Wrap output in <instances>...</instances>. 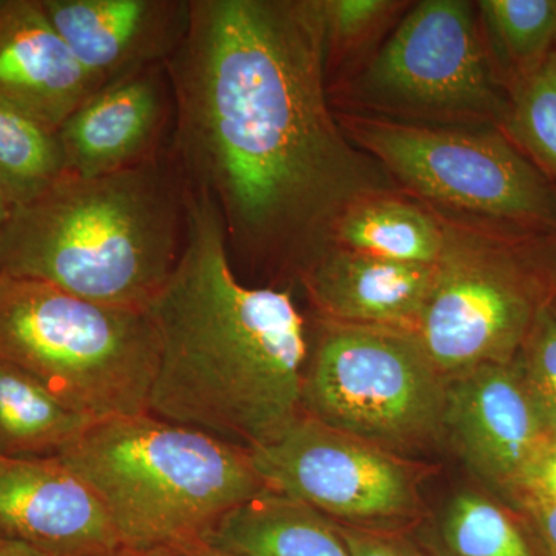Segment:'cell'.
I'll use <instances>...</instances> for the list:
<instances>
[{
    "instance_id": "f546056e",
    "label": "cell",
    "mask_w": 556,
    "mask_h": 556,
    "mask_svg": "<svg viewBox=\"0 0 556 556\" xmlns=\"http://www.w3.org/2000/svg\"><path fill=\"white\" fill-rule=\"evenodd\" d=\"M177 556H229L223 554V552L215 551L207 544H199V546H193L189 548H185V551L175 552Z\"/></svg>"
},
{
    "instance_id": "9a60e30c",
    "label": "cell",
    "mask_w": 556,
    "mask_h": 556,
    "mask_svg": "<svg viewBox=\"0 0 556 556\" xmlns=\"http://www.w3.org/2000/svg\"><path fill=\"white\" fill-rule=\"evenodd\" d=\"M100 89L65 46L40 0H0V104L60 130Z\"/></svg>"
},
{
    "instance_id": "8992f818",
    "label": "cell",
    "mask_w": 556,
    "mask_h": 556,
    "mask_svg": "<svg viewBox=\"0 0 556 556\" xmlns=\"http://www.w3.org/2000/svg\"><path fill=\"white\" fill-rule=\"evenodd\" d=\"M447 380L412 332L329 324L309 346L302 412L383 450L444 427Z\"/></svg>"
},
{
    "instance_id": "d4e9b609",
    "label": "cell",
    "mask_w": 556,
    "mask_h": 556,
    "mask_svg": "<svg viewBox=\"0 0 556 556\" xmlns=\"http://www.w3.org/2000/svg\"><path fill=\"white\" fill-rule=\"evenodd\" d=\"M314 10L328 42L350 43L361 39L396 7L387 0H317Z\"/></svg>"
},
{
    "instance_id": "603a6c76",
    "label": "cell",
    "mask_w": 556,
    "mask_h": 556,
    "mask_svg": "<svg viewBox=\"0 0 556 556\" xmlns=\"http://www.w3.org/2000/svg\"><path fill=\"white\" fill-rule=\"evenodd\" d=\"M507 118L514 137L556 177V72L551 60L522 80Z\"/></svg>"
},
{
    "instance_id": "484cf974",
    "label": "cell",
    "mask_w": 556,
    "mask_h": 556,
    "mask_svg": "<svg viewBox=\"0 0 556 556\" xmlns=\"http://www.w3.org/2000/svg\"><path fill=\"white\" fill-rule=\"evenodd\" d=\"M345 540L350 556H408L396 544L364 530L339 527Z\"/></svg>"
},
{
    "instance_id": "e0dca14e",
    "label": "cell",
    "mask_w": 556,
    "mask_h": 556,
    "mask_svg": "<svg viewBox=\"0 0 556 556\" xmlns=\"http://www.w3.org/2000/svg\"><path fill=\"white\" fill-rule=\"evenodd\" d=\"M204 544L229 556H350L325 515L270 490L219 519Z\"/></svg>"
},
{
    "instance_id": "5b68a950",
    "label": "cell",
    "mask_w": 556,
    "mask_h": 556,
    "mask_svg": "<svg viewBox=\"0 0 556 556\" xmlns=\"http://www.w3.org/2000/svg\"><path fill=\"white\" fill-rule=\"evenodd\" d=\"M0 361L91 420L149 413L159 339L146 308L0 277Z\"/></svg>"
},
{
    "instance_id": "4316f807",
    "label": "cell",
    "mask_w": 556,
    "mask_h": 556,
    "mask_svg": "<svg viewBox=\"0 0 556 556\" xmlns=\"http://www.w3.org/2000/svg\"><path fill=\"white\" fill-rule=\"evenodd\" d=\"M525 481L529 482L535 495L556 500V442L548 444Z\"/></svg>"
},
{
    "instance_id": "ffe728a7",
    "label": "cell",
    "mask_w": 556,
    "mask_h": 556,
    "mask_svg": "<svg viewBox=\"0 0 556 556\" xmlns=\"http://www.w3.org/2000/svg\"><path fill=\"white\" fill-rule=\"evenodd\" d=\"M68 174L58 130L0 104V189L20 206Z\"/></svg>"
},
{
    "instance_id": "7c38bea8",
    "label": "cell",
    "mask_w": 556,
    "mask_h": 556,
    "mask_svg": "<svg viewBox=\"0 0 556 556\" xmlns=\"http://www.w3.org/2000/svg\"><path fill=\"white\" fill-rule=\"evenodd\" d=\"M444 427L468 466L496 482L526 479L548 447V431L521 371L486 364L447 380Z\"/></svg>"
},
{
    "instance_id": "52a82bcc",
    "label": "cell",
    "mask_w": 556,
    "mask_h": 556,
    "mask_svg": "<svg viewBox=\"0 0 556 556\" xmlns=\"http://www.w3.org/2000/svg\"><path fill=\"white\" fill-rule=\"evenodd\" d=\"M348 135L419 195L522 229L556 230V189L503 135L353 118Z\"/></svg>"
},
{
    "instance_id": "5bb4252c",
    "label": "cell",
    "mask_w": 556,
    "mask_h": 556,
    "mask_svg": "<svg viewBox=\"0 0 556 556\" xmlns=\"http://www.w3.org/2000/svg\"><path fill=\"white\" fill-rule=\"evenodd\" d=\"M174 100L166 67L102 87L65 119L60 134L68 174L97 177L137 166L170 142Z\"/></svg>"
},
{
    "instance_id": "6da1fadb",
    "label": "cell",
    "mask_w": 556,
    "mask_h": 556,
    "mask_svg": "<svg viewBox=\"0 0 556 556\" xmlns=\"http://www.w3.org/2000/svg\"><path fill=\"white\" fill-rule=\"evenodd\" d=\"M324 53L313 2L190 0L164 65L170 148L189 188L217 208L229 257L305 276L339 219L386 192L328 108Z\"/></svg>"
},
{
    "instance_id": "30bf717a",
    "label": "cell",
    "mask_w": 556,
    "mask_h": 556,
    "mask_svg": "<svg viewBox=\"0 0 556 556\" xmlns=\"http://www.w3.org/2000/svg\"><path fill=\"white\" fill-rule=\"evenodd\" d=\"M263 485L325 517L354 522L407 517L412 473L387 450L300 415L280 437L249 450Z\"/></svg>"
},
{
    "instance_id": "f1b7e54d",
    "label": "cell",
    "mask_w": 556,
    "mask_h": 556,
    "mask_svg": "<svg viewBox=\"0 0 556 556\" xmlns=\"http://www.w3.org/2000/svg\"><path fill=\"white\" fill-rule=\"evenodd\" d=\"M0 556H43L36 552L35 548L17 543V541L9 540V538L0 536Z\"/></svg>"
},
{
    "instance_id": "4fadbf2b",
    "label": "cell",
    "mask_w": 556,
    "mask_h": 556,
    "mask_svg": "<svg viewBox=\"0 0 556 556\" xmlns=\"http://www.w3.org/2000/svg\"><path fill=\"white\" fill-rule=\"evenodd\" d=\"M80 67L102 87L166 65L189 27L190 0H40Z\"/></svg>"
},
{
    "instance_id": "ba28073f",
    "label": "cell",
    "mask_w": 556,
    "mask_h": 556,
    "mask_svg": "<svg viewBox=\"0 0 556 556\" xmlns=\"http://www.w3.org/2000/svg\"><path fill=\"white\" fill-rule=\"evenodd\" d=\"M356 94L376 108L419 115L506 112L473 7L463 0L417 3L362 73Z\"/></svg>"
},
{
    "instance_id": "1f68e13d",
    "label": "cell",
    "mask_w": 556,
    "mask_h": 556,
    "mask_svg": "<svg viewBox=\"0 0 556 556\" xmlns=\"http://www.w3.org/2000/svg\"><path fill=\"white\" fill-rule=\"evenodd\" d=\"M552 65H554L555 72H556V53L554 56L551 58Z\"/></svg>"
},
{
    "instance_id": "83f0119b",
    "label": "cell",
    "mask_w": 556,
    "mask_h": 556,
    "mask_svg": "<svg viewBox=\"0 0 556 556\" xmlns=\"http://www.w3.org/2000/svg\"><path fill=\"white\" fill-rule=\"evenodd\" d=\"M533 503H535L533 511H535L536 521L544 540H546L548 551L552 556H556V500L535 495Z\"/></svg>"
},
{
    "instance_id": "8fae6325",
    "label": "cell",
    "mask_w": 556,
    "mask_h": 556,
    "mask_svg": "<svg viewBox=\"0 0 556 556\" xmlns=\"http://www.w3.org/2000/svg\"><path fill=\"white\" fill-rule=\"evenodd\" d=\"M0 536L43 556L123 548L93 490L58 456L0 455Z\"/></svg>"
},
{
    "instance_id": "d6986e66",
    "label": "cell",
    "mask_w": 556,
    "mask_h": 556,
    "mask_svg": "<svg viewBox=\"0 0 556 556\" xmlns=\"http://www.w3.org/2000/svg\"><path fill=\"white\" fill-rule=\"evenodd\" d=\"M332 239L362 254L434 266L444 255L447 230L419 207L379 195L351 207Z\"/></svg>"
},
{
    "instance_id": "9c48e42d",
    "label": "cell",
    "mask_w": 556,
    "mask_h": 556,
    "mask_svg": "<svg viewBox=\"0 0 556 556\" xmlns=\"http://www.w3.org/2000/svg\"><path fill=\"white\" fill-rule=\"evenodd\" d=\"M536 311L508 252L447 232L433 291L413 334L448 380L510 361Z\"/></svg>"
},
{
    "instance_id": "ac0fdd59",
    "label": "cell",
    "mask_w": 556,
    "mask_h": 556,
    "mask_svg": "<svg viewBox=\"0 0 556 556\" xmlns=\"http://www.w3.org/2000/svg\"><path fill=\"white\" fill-rule=\"evenodd\" d=\"M93 424L27 372L0 361V455L60 456Z\"/></svg>"
},
{
    "instance_id": "2e32d148",
    "label": "cell",
    "mask_w": 556,
    "mask_h": 556,
    "mask_svg": "<svg viewBox=\"0 0 556 556\" xmlns=\"http://www.w3.org/2000/svg\"><path fill=\"white\" fill-rule=\"evenodd\" d=\"M438 265L394 262L327 249L303 276L311 298L336 324L415 332Z\"/></svg>"
},
{
    "instance_id": "3957f363",
    "label": "cell",
    "mask_w": 556,
    "mask_h": 556,
    "mask_svg": "<svg viewBox=\"0 0 556 556\" xmlns=\"http://www.w3.org/2000/svg\"><path fill=\"white\" fill-rule=\"evenodd\" d=\"M188 195L170 142L129 169L67 174L11 211L0 230V277L148 308L185 244Z\"/></svg>"
},
{
    "instance_id": "7402d4cb",
    "label": "cell",
    "mask_w": 556,
    "mask_h": 556,
    "mask_svg": "<svg viewBox=\"0 0 556 556\" xmlns=\"http://www.w3.org/2000/svg\"><path fill=\"white\" fill-rule=\"evenodd\" d=\"M444 527L457 556H533L511 519L477 493L464 492L452 501Z\"/></svg>"
},
{
    "instance_id": "277c9868",
    "label": "cell",
    "mask_w": 556,
    "mask_h": 556,
    "mask_svg": "<svg viewBox=\"0 0 556 556\" xmlns=\"http://www.w3.org/2000/svg\"><path fill=\"white\" fill-rule=\"evenodd\" d=\"M58 457L93 490L127 551L199 546L266 490L249 450L150 413L94 422Z\"/></svg>"
},
{
    "instance_id": "7a4b0ae2",
    "label": "cell",
    "mask_w": 556,
    "mask_h": 556,
    "mask_svg": "<svg viewBox=\"0 0 556 556\" xmlns=\"http://www.w3.org/2000/svg\"><path fill=\"white\" fill-rule=\"evenodd\" d=\"M146 309L159 339L150 415L247 450L303 415L305 320L288 291L237 277L217 208L197 190L177 265Z\"/></svg>"
},
{
    "instance_id": "cb8c5ba5",
    "label": "cell",
    "mask_w": 556,
    "mask_h": 556,
    "mask_svg": "<svg viewBox=\"0 0 556 556\" xmlns=\"http://www.w3.org/2000/svg\"><path fill=\"white\" fill-rule=\"evenodd\" d=\"M521 378L548 433L556 437V311L540 306L525 340Z\"/></svg>"
},
{
    "instance_id": "44dd1931",
    "label": "cell",
    "mask_w": 556,
    "mask_h": 556,
    "mask_svg": "<svg viewBox=\"0 0 556 556\" xmlns=\"http://www.w3.org/2000/svg\"><path fill=\"white\" fill-rule=\"evenodd\" d=\"M490 38L527 76L556 42V0H482L478 3Z\"/></svg>"
},
{
    "instance_id": "4dcf8cb0",
    "label": "cell",
    "mask_w": 556,
    "mask_h": 556,
    "mask_svg": "<svg viewBox=\"0 0 556 556\" xmlns=\"http://www.w3.org/2000/svg\"><path fill=\"white\" fill-rule=\"evenodd\" d=\"M11 211H13V204L5 195L2 189H0V230H2L5 223L9 222Z\"/></svg>"
}]
</instances>
